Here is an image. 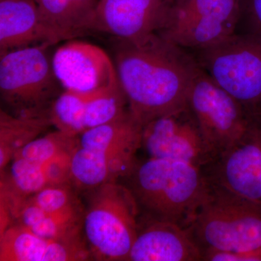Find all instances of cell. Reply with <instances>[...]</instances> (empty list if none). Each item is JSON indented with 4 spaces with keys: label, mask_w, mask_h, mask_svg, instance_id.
<instances>
[{
    "label": "cell",
    "mask_w": 261,
    "mask_h": 261,
    "mask_svg": "<svg viewBox=\"0 0 261 261\" xmlns=\"http://www.w3.org/2000/svg\"><path fill=\"white\" fill-rule=\"evenodd\" d=\"M65 40L44 21L34 0H0V55Z\"/></svg>",
    "instance_id": "obj_15"
},
{
    "label": "cell",
    "mask_w": 261,
    "mask_h": 261,
    "mask_svg": "<svg viewBox=\"0 0 261 261\" xmlns=\"http://www.w3.org/2000/svg\"><path fill=\"white\" fill-rule=\"evenodd\" d=\"M113 63L128 111L142 127L187 106L200 70L182 48L160 34L115 39Z\"/></svg>",
    "instance_id": "obj_1"
},
{
    "label": "cell",
    "mask_w": 261,
    "mask_h": 261,
    "mask_svg": "<svg viewBox=\"0 0 261 261\" xmlns=\"http://www.w3.org/2000/svg\"><path fill=\"white\" fill-rule=\"evenodd\" d=\"M91 94L63 90L49 110V118L53 126L70 135H82L84 107Z\"/></svg>",
    "instance_id": "obj_22"
},
{
    "label": "cell",
    "mask_w": 261,
    "mask_h": 261,
    "mask_svg": "<svg viewBox=\"0 0 261 261\" xmlns=\"http://www.w3.org/2000/svg\"><path fill=\"white\" fill-rule=\"evenodd\" d=\"M92 258L85 240H55L38 235L18 224L1 231V261H75Z\"/></svg>",
    "instance_id": "obj_14"
},
{
    "label": "cell",
    "mask_w": 261,
    "mask_h": 261,
    "mask_svg": "<svg viewBox=\"0 0 261 261\" xmlns=\"http://www.w3.org/2000/svg\"><path fill=\"white\" fill-rule=\"evenodd\" d=\"M181 1V0H174V3H177V2Z\"/></svg>",
    "instance_id": "obj_27"
},
{
    "label": "cell",
    "mask_w": 261,
    "mask_h": 261,
    "mask_svg": "<svg viewBox=\"0 0 261 261\" xmlns=\"http://www.w3.org/2000/svg\"><path fill=\"white\" fill-rule=\"evenodd\" d=\"M207 74L237 99L252 118L261 117V35L231 37L200 49Z\"/></svg>",
    "instance_id": "obj_6"
},
{
    "label": "cell",
    "mask_w": 261,
    "mask_h": 261,
    "mask_svg": "<svg viewBox=\"0 0 261 261\" xmlns=\"http://www.w3.org/2000/svg\"><path fill=\"white\" fill-rule=\"evenodd\" d=\"M248 10L253 28L252 32L261 35V0H248Z\"/></svg>",
    "instance_id": "obj_26"
},
{
    "label": "cell",
    "mask_w": 261,
    "mask_h": 261,
    "mask_svg": "<svg viewBox=\"0 0 261 261\" xmlns=\"http://www.w3.org/2000/svg\"><path fill=\"white\" fill-rule=\"evenodd\" d=\"M135 154L105 152L78 145L71 154L72 185L81 190H91L127 177L137 161Z\"/></svg>",
    "instance_id": "obj_16"
},
{
    "label": "cell",
    "mask_w": 261,
    "mask_h": 261,
    "mask_svg": "<svg viewBox=\"0 0 261 261\" xmlns=\"http://www.w3.org/2000/svg\"><path fill=\"white\" fill-rule=\"evenodd\" d=\"M79 137L56 129L33 140L18 150L13 159L21 158L39 163L47 162L62 154L72 153L79 145Z\"/></svg>",
    "instance_id": "obj_23"
},
{
    "label": "cell",
    "mask_w": 261,
    "mask_h": 261,
    "mask_svg": "<svg viewBox=\"0 0 261 261\" xmlns=\"http://www.w3.org/2000/svg\"><path fill=\"white\" fill-rule=\"evenodd\" d=\"M203 169L211 186L261 207V118Z\"/></svg>",
    "instance_id": "obj_9"
},
{
    "label": "cell",
    "mask_w": 261,
    "mask_h": 261,
    "mask_svg": "<svg viewBox=\"0 0 261 261\" xmlns=\"http://www.w3.org/2000/svg\"><path fill=\"white\" fill-rule=\"evenodd\" d=\"M240 14V0H181L158 34L178 47L200 50L235 34Z\"/></svg>",
    "instance_id": "obj_8"
},
{
    "label": "cell",
    "mask_w": 261,
    "mask_h": 261,
    "mask_svg": "<svg viewBox=\"0 0 261 261\" xmlns=\"http://www.w3.org/2000/svg\"><path fill=\"white\" fill-rule=\"evenodd\" d=\"M99 0H38L41 16L69 41L89 34Z\"/></svg>",
    "instance_id": "obj_19"
},
{
    "label": "cell",
    "mask_w": 261,
    "mask_h": 261,
    "mask_svg": "<svg viewBox=\"0 0 261 261\" xmlns=\"http://www.w3.org/2000/svg\"><path fill=\"white\" fill-rule=\"evenodd\" d=\"M188 230L202 255L261 252V207L211 185Z\"/></svg>",
    "instance_id": "obj_4"
},
{
    "label": "cell",
    "mask_w": 261,
    "mask_h": 261,
    "mask_svg": "<svg viewBox=\"0 0 261 261\" xmlns=\"http://www.w3.org/2000/svg\"><path fill=\"white\" fill-rule=\"evenodd\" d=\"M187 104L215 159L243 137L254 119L201 68L192 82Z\"/></svg>",
    "instance_id": "obj_7"
},
{
    "label": "cell",
    "mask_w": 261,
    "mask_h": 261,
    "mask_svg": "<svg viewBox=\"0 0 261 261\" xmlns=\"http://www.w3.org/2000/svg\"><path fill=\"white\" fill-rule=\"evenodd\" d=\"M2 181L20 195L29 197L49 187L44 163L32 162L21 158L11 161L9 173Z\"/></svg>",
    "instance_id": "obj_24"
},
{
    "label": "cell",
    "mask_w": 261,
    "mask_h": 261,
    "mask_svg": "<svg viewBox=\"0 0 261 261\" xmlns=\"http://www.w3.org/2000/svg\"><path fill=\"white\" fill-rule=\"evenodd\" d=\"M90 191L82 229L92 258L128 260L141 212L135 196L117 181Z\"/></svg>",
    "instance_id": "obj_5"
},
{
    "label": "cell",
    "mask_w": 261,
    "mask_h": 261,
    "mask_svg": "<svg viewBox=\"0 0 261 261\" xmlns=\"http://www.w3.org/2000/svg\"><path fill=\"white\" fill-rule=\"evenodd\" d=\"M53 65L64 90L93 94L120 85L113 60L90 43H65L53 55Z\"/></svg>",
    "instance_id": "obj_11"
},
{
    "label": "cell",
    "mask_w": 261,
    "mask_h": 261,
    "mask_svg": "<svg viewBox=\"0 0 261 261\" xmlns=\"http://www.w3.org/2000/svg\"><path fill=\"white\" fill-rule=\"evenodd\" d=\"M128 111L126 96L120 85L92 94L84 107V132L113 121Z\"/></svg>",
    "instance_id": "obj_21"
},
{
    "label": "cell",
    "mask_w": 261,
    "mask_h": 261,
    "mask_svg": "<svg viewBox=\"0 0 261 261\" xmlns=\"http://www.w3.org/2000/svg\"><path fill=\"white\" fill-rule=\"evenodd\" d=\"M128 260L198 261L202 255L187 228L144 214Z\"/></svg>",
    "instance_id": "obj_13"
},
{
    "label": "cell",
    "mask_w": 261,
    "mask_h": 261,
    "mask_svg": "<svg viewBox=\"0 0 261 261\" xmlns=\"http://www.w3.org/2000/svg\"><path fill=\"white\" fill-rule=\"evenodd\" d=\"M71 185L49 186L29 198L39 207L50 214H65L82 209Z\"/></svg>",
    "instance_id": "obj_25"
},
{
    "label": "cell",
    "mask_w": 261,
    "mask_h": 261,
    "mask_svg": "<svg viewBox=\"0 0 261 261\" xmlns=\"http://www.w3.org/2000/svg\"><path fill=\"white\" fill-rule=\"evenodd\" d=\"M34 1L36 3H37L38 2V0H34Z\"/></svg>",
    "instance_id": "obj_28"
},
{
    "label": "cell",
    "mask_w": 261,
    "mask_h": 261,
    "mask_svg": "<svg viewBox=\"0 0 261 261\" xmlns=\"http://www.w3.org/2000/svg\"><path fill=\"white\" fill-rule=\"evenodd\" d=\"M141 147L148 158L185 161L202 168L215 160L187 104L142 127Z\"/></svg>",
    "instance_id": "obj_10"
},
{
    "label": "cell",
    "mask_w": 261,
    "mask_h": 261,
    "mask_svg": "<svg viewBox=\"0 0 261 261\" xmlns=\"http://www.w3.org/2000/svg\"><path fill=\"white\" fill-rule=\"evenodd\" d=\"M51 124L48 116H16L0 110V169L4 171L15 154L40 137Z\"/></svg>",
    "instance_id": "obj_20"
},
{
    "label": "cell",
    "mask_w": 261,
    "mask_h": 261,
    "mask_svg": "<svg viewBox=\"0 0 261 261\" xmlns=\"http://www.w3.org/2000/svg\"><path fill=\"white\" fill-rule=\"evenodd\" d=\"M49 44L0 55V97L6 112L16 116L49 117L63 92L53 65Z\"/></svg>",
    "instance_id": "obj_3"
},
{
    "label": "cell",
    "mask_w": 261,
    "mask_h": 261,
    "mask_svg": "<svg viewBox=\"0 0 261 261\" xmlns=\"http://www.w3.org/2000/svg\"><path fill=\"white\" fill-rule=\"evenodd\" d=\"M10 214L13 223L22 225L44 238L64 240L82 235L83 209L65 214H50L36 205L29 197H20L13 202Z\"/></svg>",
    "instance_id": "obj_17"
},
{
    "label": "cell",
    "mask_w": 261,
    "mask_h": 261,
    "mask_svg": "<svg viewBox=\"0 0 261 261\" xmlns=\"http://www.w3.org/2000/svg\"><path fill=\"white\" fill-rule=\"evenodd\" d=\"M127 177L140 211L187 229L211 188L203 168L176 160L136 161Z\"/></svg>",
    "instance_id": "obj_2"
},
{
    "label": "cell",
    "mask_w": 261,
    "mask_h": 261,
    "mask_svg": "<svg viewBox=\"0 0 261 261\" xmlns=\"http://www.w3.org/2000/svg\"><path fill=\"white\" fill-rule=\"evenodd\" d=\"M174 0H99L89 32L135 40L159 33Z\"/></svg>",
    "instance_id": "obj_12"
},
{
    "label": "cell",
    "mask_w": 261,
    "mask_h": 261,
    "mask_svg": "<svg viewBox=\"0 0 261 261\" xmlns=\"http://www.w3.org/2000/svg\"><path fill=\"white\" fill-rule=\"evenodd\" d=\"M142 126L129 111L113 121L86 130L79 145L105 152H134L141 148Z\"/></svg>",
    "instance_id": "obj_18"
}]
</instances>
